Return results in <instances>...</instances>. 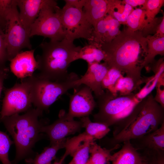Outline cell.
<instances>
[{
    "mask_svg": "<svg viewBox=\"0 0 164 164\" xmlns=\"http://www.w3.org/2000/svg\"><path fill=\"white\" fill-rule=\"evenodd\" d=\"M79 78L77 74L72 72L64 80L53 81L33 74L27 78L32 104L42 111L47 110L58 97L69 90L79 87L78 80Z\"/></svg>",
    "mask_w": 164,
    "mask_h": 164,
    "instance_id": "6",
    "label": "cell"
},
{
    "mask_svg": "<svg viewBox=\"0 0 164 164\" xmlns=\"http://www.w3.org/2000/svg\"><path fill=\"white\" fill-rule=\"evenodd\" d=\"M156 164H164V151L157 152Z\"/></svg>",
    "mask_w": 164,
    "mask_h": 164,
    "instance_id": "39",
    "label": "cell"
},
{
    "mask_svg": "<svg viewBox=\"0 0 164 164\" xmlns=\"http://www.w3.org/2000/svg\"><path fill=\"white\" fill-rule=\"evenodd\" d=\"M140 145L137 149H147L158 152L164 151V122L155 131L138 139Z\"/></svg>",
    "mask_w": 164,
    "mask_h": 164,
    "instance_id": "20",
    "label": "cell"
},
{
    "mask_svg": "<svg viewBox=\"0 0 164 164\" xmlns=\"http://www.w3.org/2000/svg\"><path fill=\"white\" fill-rule=\"evenodd\" d=\"M144 150L140 164H156L157 152L147 149Z\"/></svg>",
    "mask_w": 164,
    "mask_h": 164,
    "instance_id": "33",
    "label": "cell"
},
{
    "mask_svg": "<svg viewBox=\"0 0 164 164\" xmlns=\"http://www.w3.org/2000/svg\"><path fill=\"white\" fill-rule=\"evenodd\" d=\"M100 46L104 54V62L109 68L124 73L139 86L150 79V77L141 76V54L146 55L147 44L146 37L141 32L125 29L111 42Z\"/></svg>",
    "mask_w": 164,
    "mask_h": 164,
    "instance_id": "1",
    "label": "cell"
},
{
    "mask_svg": "<svg viewBox=\"0 0 164 164\" xmlns=\"http://www.w3.org/2000/svg\"><path fill=\"white\" fill-rule=\"evenodd\" d=\"M136 84L130 78L122 76L117 81L114 87V96L130 94L141 88Z\"/></svg>",
    "mask_w": 164,
    "mask_h": 164,
    "instance_id": "28",
    "label": "cell"
},
{
    "mask_svg": "<svg viewBox=\"0 0 164 164\" xmlns=\"http://www.w3.org/2000/svg\"><path fill=\"white\" fill-rule=\"evenodd\" d=\"M92 92L89 87L84 85L71 95L68 112L64 114L65 118L72 120L75 117L89 116L97 105Z\"/></svg>",
    "mask_w": 164,
    "mask_h": 164,
    "instance_id": "11",
    "label": "cell"
},
{
    "mask_svg": "<svg viewBox=\"0 0 164 164\" xmlns=\"http://www.w3.org/2000/svg\"><path fill=\"white\" fill-rule=\"evenodd\" d=\"M154 35L160 37H164V16L160 23L158 25Z\"/></svg>",
    "mask_w": 164,
    "mask_h": 164,
    "instance_id": "37",
    "label": "cell"
},
{
    "mask_svg": "<svg viewBox=\"0 0 164 164\" xmlns=\"http://www.w3.org/2000/svg\"><path fill=\"white\" fill-rule=\"evenodd\" d=\"M35 49L20 52L10 60L11 71L22 79L32 76L37 69V62L34 56Z\"/></svg>",
    "mask_w": 164,
    "mask_h": 164,
    "instance_id": "15",
    "label": "cell"
},
{
    "mask_svg": "<svg viewBox=\"0 0 164 164\" xmlns=\"http://www.w3.org/2000/svg\"><path fill=\"white\" fill-rule=\"evenodd\" d=\"M59 13L65 39L72 42L80 38L91 40L94 28L82 9L64 5Z\"/></svg>",
    "mask_w": 164,
    "mask_h": 164,
    "instance_id": "8",
    "label": "cell"
},
{
    "mask_svg": "<svg viewBox=\"0 0 164 164\" xmlns=\"http://www.w3.org/2000/svg\"><path fill=\"white\" fill-rule=\"evenodd\" d=\"M22 79L21 83H16L12 87L5 90L0 113L1 120L31 108L32 103L29 83L27 78Z\"/></svg>",
    "mask_w": 164,
    "mask_h": 164,
    "instance_id": "10",
    "label": "cell"
},
{
    "mask_svg": "<svg viewBox=\"0 0 164 164\" xmlns=\"http://www.w3.org/2000/svg\"><path fill=\"white\" fill-rule=\"evenodd\" d=\"M94 140L89 136L81 142L70 155L73 159L68 164H86L89 159L91 142Z\"/></svg>",
    "mask_w": 164,
    "mask_h": 164,
    "instance_id": "26",
    "label": "cell"
},
{
    "mask_svg": "<svg viewBox=\"0 0 164 164\" xmlns=\"http://www.w3.org/2000/svg\"><path fill=\"white\" fill-rule=\"evenodd\" d=\"M155 88L156 93L154 99L164 108V73L159 78Z\"/></svg>",
    "mask_w": 164,
    "mask_h": 164,
    "instance_id": "32",
    "label": "cell"
},
{
    "mask_svg": "<svg viewBox=\"0 0 164 164\" xmlns=\"http://www.w3.org/2000/svg\"><path fill=\"white\" fill-rule=\"evenodd\" d=\"M146 38L147 51L142 64L143 68L153 63L157 55L163 56L164 54V37L150 35Z\"/></svg>",
    "mask_w": 164,
    "mask_h": 164,
    "instance_id": "21",
    "label": "cell"
},
{
    "mask_svg": "<svg viewBox=\"0 0 164 164\" xmlns=\"http://www.w3.org/2000/svg\"><path fill=\"white\" fill-rule=\"evenodd\" d=\"M147 0H123L121 1L123 5L127 4L133 8L138 6H144Z\"/></svg>",
    "mask_w": 164,
    "mask_h": 164,
    "instance_id": "36",
    "label": "cell"
},
{
    "mask_svg": "<svg viewBox=\"0 0 164 164\" xmlns=\"http://www.w3.org/2000/svg\"><path fill=\"white\" fill-rule=\"evenodd\" d=\"M119 22L108 14L97 23L93 28L91 40L88 43L99 46L111 42L121 32Z\"/></svg>",
    "mask_w": 164,
    "mask_h": 164,
    "instance_id": "14",
    "label": "cell"
},
{
    "mask_svg": "<svg viewBox=\"0 0 164 164\" xmlns=\"http://www.w3.org/2000/svg\"><path fill=\"white\" fill-rule=\"evenodd\" d=\"M67 156L63 155L59 161H56L52 164H63L64 159Z\"/></svg>",
    "mask_w": 164,
    "mask_h": 164,
    "instance_id": "40",
    "label": "cell"
},
{
    "mask_svg": "<svg viewBox=\"0 0 164 164\" xmlns=\"http://www.w3.org/2000/svg\"><path fill=\"white\" fill-rule=\"evenodd\" d=\"M109 68L105 62L88 64L86 72L78 80L79 86L84 84L89 87L97 99L105 93L102 88L101 84Z\"/></svg>",
    "mask_w": 164,
    "mask_h": 164,
    "instance_id": "13",
    "label": "cell"
},
{
    "mask_svg": "<svg viewBox=\"0 0 164 164\" xmlns=\"http://www.w3.org/2000/svg\"><path fill=\"white\" fill-rule=\"evenodd\" d=\"M8 21L4 39L8 60L10 61L22 49L32 50V46L29 34L20 20L16 2L10 11Z\"/></svg>",
    "mask_w": 164,
    "mask_h": 164,
    "instance_id": "9",
    "label": "cell"
},
{
    "mask_svg": "<svg viewBox=\"0 0 164 164\" xmlns=\"http://www.w3.org/2000/svg\"><path fill=\"white\" fill-rule=\"evenodd\" d=\"M104 53L101 47L93 43L81 47L76 57V60L81 59L86 60L88 64L98 63L104 59Z\"/></svg>",
    "mask_w": 164,
    "mask_h": 164,
    "instance_id": "23",
    "label": "cell"
},
{
    "mask_svg": "<svg viewBox=\"0 0 164 164\" xmlns=\"http://www.w3.org/2000/svg\"><path fill=\"white\" fill-rule=\"evenodd\" d=\"M120 146V145H117L108 149L102 148L94 141H92L90 148L91 156L86 164H110L112 156L111 152Z\"/></svg>",
    "mask_w": 164,
    "mask_h": 164,
    "instance_id": "22",
    "label": "cell"
},
{
    "mask_svg": "<svg viewBox=\"0 0 164 164\" xmlns=\"http://www.w3.org/2000/svg\"><path fill=\"white\" fill-rule=\"evenodd\" d=\"M82 128L85 129V133L94 140L102 138L110 131L109 126L98 122H93L89 116L82 117L80 120Z\"/></svg>",
    "mask_w": 164,
    "mask_h": 164,
    "instance_id": "24",
    "label": "cell"
},
{
    "mask_svg": "<svg viewBox=\"0 0 164 164\" xmlns=\"http://www.w3.org/2000/svg\"><path fill=\"white\" fill-rule=\"evenodd\" d=\"M60 9L56 1L46 0L31 27L30 37L35 35L42 36L53 41H60L64 39Z\"/></svg>",
    "mask_w": 164,
    "mask_h": 164,
    "instance_id": "7",
    "label": "cell"
},
{
    "mask_svg": "<svg viewBox=\"0 0 164 164\" xmlns=\"http://www.w3.org/2000/svg\"><path fill=\"white\" fill-rule=\"evenodd\" d=\"M125 25L128 30L133 32H140L145 37L150 34H155L158 26L148 22L145 10L141 8L134 9L128 18Z\"/></svg>",
    "mask_w": 164,
    "mask_h": 164,
    "instance_id": "18",
    "label": "cell"
},
{
    "mask_svg": "<svg viewBox=\"0 0 164 164\" xmlns=\"http://www.w3.org/2000/svg\"><path fill=\"white\" fill-rule=\"evenodd\" d=\"M5 34L0 30V67L4 68L2 65L8 60V55L6 48L5 39Z\"/></svg>",
    "mask_w": 164,
    "mask_h": 164,
    "instance_id": "34",
    "label": "cell"
},
{
    "mask_svg": "<svg viewBox=\"0 0 164 164\" xmlns=\"http://www.w3.org/2000/svg\"><path fill=\"white\" fill-rule=\"evenodd\" d=\"M157 80L152 77L139 90L124 96H114L108 91L98 98V111L94 122L113 127V136L125 129L135 119L144 106L147 96L155 88Z\"/></svg>",
    "mask_w": 164,
    "mask_h": 164,
    "instance_id": "2",
    "label": "cell"
},
{
    "mask_svg": "<svg viewBox=\"0 0 164 164\" xmlns=\"http://www.w3.org/2000/svg\"><path fill=\"white\" fill-rule=\"evenodd\" d=\"M42 53L36 57L39 77L53 81L64 80L70 73L67 69L76 60L81 47L64 38L60 41L43 42L39 45Z\"/></svg>",
    "mask_w": 164,
    "mask_h": 164,
    "instance_id": "3",
    "label": "cell"
},
{
    "mask_svg": "<svg viewBox=\"0 0 164 164\" xmlns=\"http://www.w3.org/2000/svg\"><path fill=\"white\" fill-rule=\"evenodd\" d=\"M152 92L135 119L111 141L112 147L125 141L140 138L158 128L164 122V108L154 99Z\"/></svg>",
    "mask_w": 164,
    "mask_h": 164,
    "instance_id": "5",
    "label": "cell"
},
{
    "mask_svg": "<svg viewBox=\"0 0 164 164\" xmlns=\"http://www.w3.org/2000/svg\"><path fill=\"white\" fill-rule=\"evenodd\" d=\"M68 139L66 138L61 142L45 148L40 154L36 155L34 159L27 160V162L32 164H51V161L55 158L58 151L66 148Z\"/></svg>",
    "mask_w": 164,
    "mask_h": 164,
    "instance_id": "25",
    "label": "cell"
},
{
    "mask_svg": "<svg viewBox=\"0 0 164 164\" xmlns=\"http://www.w3.org/2000/svg\"><path fill=\"white\" fill-rule=\"evenodd\" d=\"M121 149L112 155V164H140L142 157L131 143V141L123 143Z\"/></svg>",
    "mask_w": 164,
    "mask_h": 164,
    "instance_id": "19",
    "label": "cell"
},
{
    "mask_svg": "<svg viewBox=\"0 0 164 164\" xmlns=\"http://www.w3.org/2000/svg\"><path fill=\"white\" fill-rule=\"evenodd\" d=\"M122 76L121 72L120 71L114 68H109L102 82L103 89L106 90L114 95L115 84L117 80Z\"/></svg>",
    "mask_w": 164,
    "mask_h": 164,
    "instance_id": "29",
    "label": "cell"
},
{
    "mask_svg": "<svg viewBox=\"0 0 164 164\" xmlns=\"http://www.w3.org/2000/svg\"><path fill=\"white\" fill-rule=\"evenodd\" d=\"M46 0H16L17 7L19 10L20 20L29 35L31 27L37 18Z\"/></svg>",
    "mask_w": 164,
    "mask_h": 164,
    "instance_id": "16",
    "label": "cell"
},
{
    "mask_svg": "<svg viewBox=\"0 0 164 164\" xmlns=\"http://www.w3.org/2000/svg\"><path fill=\"white\" fill-rule=\"evenodd\" d=\"M164 0H147L144 5L141 8L145 10L146 19L149 23L158 25L161 21L163 17L156 18L163 5Z\"/></svg>",
    "mask_w": 164,
    "mask_h": 164,
    "instance_id": "27",
    "label": "cell"
},
{
    "mask_svg": "<svg viewBox=\"0 0 164 164\" xmlns=\"http://www.w3.org/2000/svg\"><path fill=\"white\" fill-rule=\"evenodd\" d=\"M16 2V0H0V30L4 34L9 13Z\"/></svg>",
    "mask_w": 164,
    "mask_h": 164,
    "instance_id": "30",
    "label": "cell"
},
{
    "mask_svg": "<svg viewBox=\"0 0 164 164\" xmlns=\"http://www.w3.org/2000/svg\"><path fill=\"white\" fill-rule=\"evenodd\" d=\"M115 0H86L83 11L94 28L108 14Z\"/></svg>",
    "mask_w": 164,
    "mask_h": 164,
    "instance_id": "17",
    "label": "cell"
},
{
    "mask_svg": "<svg viewBox=\"0 0 164 164\" xmlns=\"http://www.w3.org/2000/svg\"><path fill=\"white\" fill-rule=\"evenodd\" d=\"M8 70L6 68H2L0 70V97L3 89V82L8 76Z\"/></svg>",
    "mask_w": 164,
    "mask_h": 164,
    "instance_id": "38",
    "label": "cell"
},
{
    "mask_svg": "<svg viewBox=\"0 0 164 164\" xmlns=\"http://www.w3.org/2000/svg\"><path fill=\"white\" fill-rule=\"evenodd\" d=\"M43 111L36 108H30L23 114H16L2 120L15 145L16 154L14 164L30 152L39 138L40 129L44 125L39 119L42 115Z\"/></svg>",
    "mask_w": 164,
    "mask_h": 164,
    "instance_id": "4",
    "label": "cell"
},
{
    "mask_svg": "<svg viewBox=\"0 0 164 164\" xmlns=\"http://www.w3.org/2000/svg\"><path fill=\"white\" fill-rule=\"evenodd\" d=\"M64 113L61 111L58 119L50 125L43 126L40 129L41 133H44L48 136L50 145L62 142L67 136L80 131L82 128L80 121L66 119Z\"/></svg>",
    "mask_w": 164,
    "mask_h": 164,
    "instance_id": "12",
    "label": "cell"
},
{
    "mask_svg": "<svg viewBox=\"0 0 164 164\" xmlns=\"http://www.w3.org/2000/svg\"><path fill=\"white\" fill-rule=\"evenodd\" d=\"M14 143L7 134L0 131V160L3 164H13L9 159L8 153Z\"/></svg>",
    "mask_w": 164,
    "mask_h": 164,
    "instance_id": "31",
    "label": "cell"
},
{
    "mask_svg": "<svg viewBox=\"0 0 164 164\" xmlns=\"http://www.w3.org/2000/svg\"><path fill=\"white\" fill-rule=\"evenodd\" d=\"M1 68V67H0V70L2 69V68Z\"/></svg>",
    "mask_w": 164,
    "mask_h": 164,
    "instance_id": "41",
    "label": "cell"
},
{
    "mask_svg": "<svg viewBox=\"0 0 164 164\" xmlns=\"http://www.w3.org/2000/svg\"><path fill=\"white\" fill-rule=\"evenodd\" d=\"M86 0H65L64 5L82 9Z\"/></svg>",
    "mask_w": 164,
    "mask_h": 164,
    "instance_id": "35",
    "label": "cell"
}]
</instances>
